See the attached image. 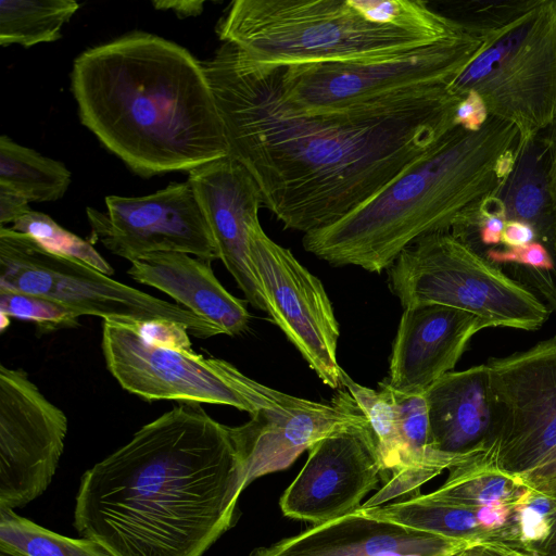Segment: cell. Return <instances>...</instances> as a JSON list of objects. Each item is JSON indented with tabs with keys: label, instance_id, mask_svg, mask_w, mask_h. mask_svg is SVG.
<instances>
[{
	"label": "cell",
	"instance_id": "6da1fadb",
	"mask_svg": "<svg viewBox=\"0 0 556 556\" xmlns=\"http://www.w3.org/2000/svg\"><path fill=\"white\" fill-rule=\"evenodd\" d=\"M203 66L229 155L255 180L262 206L304 235L338 222L428 153L456 126L462 100L439 86L296 114L279 100L275 65L223 43Z\"/></svg>",
	"mask_w": 556,
	"mask_h": 556
},
{
	"label": "cell",
	"instance_id": "7a4b0ae2",
	"mask_svg": "<svg viewBox=\"0 0 556 556\" xmlns=\"http://www.w3.org/2000/svg\"><path fill=\"white\" fill-rule=\"evenodd\" d=\"M249 484L232 427L182 403L83 475L74 526L110 556H203Z\"/></svg>",
	"mask_w": 556,
	"mask_h": 556
},
{
	"label": "cell",
	"instance_id": "3957f363",
	"mask_svg": "<svg viewBox=\"0 0 556 556\" xmlns=\"http://www.w3.org/2000/svg\"><path fill=\"white\" fill-rule=\"evenodd\" d=\"M71 91L81 124L135 174L187 170L229 154L203 63L134 31L80 53Z\"/></svg>",
	"mask_w": 556,
	"mask_h": 556
},
{
	"label": "cell",
	"instance_id": "277c9868",
	"mask_svg": "<svg viewBox=\"0 0 556 556\" xmlns=\"http://www.w3.org/2000/svg\"><path fill=\"white\" fill-rule=\"evenodd\" d=\"M517 126L490 115L476 131L451 129L422 157L338 222L303 236L304 249L333 266L389 269L418 239L448 231L510 173Z\"/></svg>",
	"mask_w": 556,
	"mask_h": 556
},
{
	"label": "cell",
	"instance_id": "5b68a950",
	"mask_svg": "<svg viewBox=\"0 0 556 556\" xmlns=\"http://www.w3.org/2000/svg\"><path fill=\"white\" fill-rule=\"evenodd\" d=\"M223 43L265 65L371 62L467 33L420 0H236Z\"/></svg>",
	"mask_w": 556,
	"mask_h": 556
},
{
	"label": "cell",
	"instance_id": "8992f818",
	"mask_svg": "<svg viewBox=\"0 0 556 556\" xmlns=\"http://www.w3.org/2000/svg\"><path fill=\"white\" fill-rule=\"evenodd\" d=\"M389 282L403 308L451 306L473 314L485 328L538 330L551 313L529 288L450 231L404 249L389 268Z\"/></svg>",
	"mask_w": 556,
	"mask_h": 556
},
{
	"label": "cell",
	"instance_id": "52a82bcc",
	"mask_svg": "<svg viewBox=\"0 0 556 556\" xmlns=\"http://www.w3.org/2000/svg\"><path fill=\"white\" fill-rule=\"evenodd\" d=\"M484 100L489 113L515 124L520 138L556 121V0L538 4L482 39L477 53L447 86Z\"/></svg>",
	"mask_w": 556,
	"mask_h": 556
},
{
	"label": "cell",
	"instance_id": "ba28073f",
	"mask_svg": "<svg viewBox=\"0 0 556 556\" xmlns=\"http://www.w3.org/2000/svg\"><path fill=\"white\" fill-rule=\"evenodd\" d=\"M481 43L482 39L463 33L388 60L275 65L278 97L292 113L318 114L448 86Z\"/></svg>",
	"mask_w": 556,
	"mask_h": 556
},
{
	"label": "cell",
	"instance_id": "9c48e42d",
	"mask_svg": "<svg viewBox=\"0 0 556 556\" xmlns=\"http://www.w3.org/2000/svg\"><path fill=\"white\" fill-rule=\"evenodd\" d=\"M0 289L48 298L80 316L89 315L130 327L153 319L184 325L207 339L224 334L185 307L112 279L96 268L48 251L33 237L0 227Z\"/></svg>",
	"mask_w": 556,
	"mask_h": 556
},
{
	"label": "cell",
	"instance_id": "30bf717a",
	"mask_svg": "<svg viewBox=\"0 0 556 556\" xmlns=\"http://www.w3.org/2000/svg\"><path fill=\"white\" fill-rule=\"evenodd\" d=\"M101 348L119 386L146 401L227 405L253 415L288 395L245 376L227 361L152 345L116 321L103 320Z\"/></svg>",
	"mask_w": 556,
	"mask_h": 556
},
{
	"label": "cell",
	"instance_id": "8fae6325",
	"mask_svg": "<svg viewBox=\"0 0 556 556\" xmlns=\"http://www.w3.org/2000/svg\"><path fill=\"white\" fill-rule=\"evenodd\" d=\"M485 364L497 416L488 453L517 473L556 448V336Z\"/></svg>",
	"mask_w": 556,
	"mask_h": 556
},
{
	"label": "cell",
	"instance_id": "7c38bea8",
	"mask_svg": "<svg viewBox=\"0 0 556 556\" xmlns=\"http://www.w3.org/2000/svg\"><path fill=\"white\" fill-rule=\"evenodd\" d=\"M249 251L266 312L321 382L338 389L343 371L337 359L340 330L321 281L273 241L260 222L250 229Z\"/></svg>",
	"mask_w": 556,
	"mask_h": 556
},
{
	"label": "cell",
	"instance_id": "4fadbf2b",
	"mask_svg": "<svg viewBox=\"0 0 556 556\" xmlns=\"http://www.w3.org/2000/svg\"><path fill=\"white\" fill-rule=\"evenodd\" d=\"M67 417L22 369L0 365V508L41 495L64 448Z\"/></svg>",
	"mask_w": 556,
	"mask_h": 556
},
{
	"label": "cell",
	"instance_id": "5bb4252c",
	"mask_svg": "<svg viewBox=\"0 0 556 556\" xmlns=\"http://www.w3.org/2000/svg\"><path fill=\"white\" fill-rule=\"evenodd\" d=\"M108 212L87 207L90 242L130 263L156 252H181L211 263L218 250L188 181L143 197L109 195Z\"/></svg>",
	"mask_w": 556,
	"mask_h": 556
},
{
	"label": "cell",
	"instance_id": "9a60e30c",
	"mask_svg": "<svg viewBox=\"0 0 556 556\" xmlns=\"http://www.w3.org/2000/svg\"><path fill=\"white\" fill-rule=\"evenodd\" d=\"M383 479V467L369 428L354 426L309 448L308 457L280 498L285 516L314 525L361 507Z\"/></svg>",
	"mask_w": 556,
	"mask_h": 556
},
{
	"label": "cell",
	"instance_id": "2e32d148",
	"mask_svg": "<svg viewBox=\"0 0 556 556\" xmlns=\"http://www.w3.org/2000/svg\"><path fill=\"white\" fill-rule=\"evenodd\" d=\"M365 425L367 418L348 391H338L328 403L288 394L281 403L262 408L248 422L232 427V433L251 483L288 468L321 439Z\"/></svg>",
	"mask_w": 556,
	"mask_h": 556
},
{
	"label": "cell",
	"instance_id": "e0dca14e",
	"mask_svg": "<svg viewBox=\"0 0 556 556\" xmlns=\"http://www.w3.org/2000/svg\"><path fill=\"white\" fill-rule=\"evenodd\" d=\"M205 216L219 260L247 301L266 311L262 287L253 269L249 232L258 223L260 189L248 169L229 154L189 172L187 180Z\"/></svg>",
	"mask_w": 556,
	"mask_h": 556
},
{
	"label": "cell",
	"instance_id": "ac0fdd59",
	"mask_svg": "<svg viewBox=\"0 0 556 556\" xmlns=\"http://www.w3.org/2000/svg\"><path fill=\"white\" fill-rule=\"evenodd\" d=\"M473 314L440 304L405 307L390 357L388 384L404 393H424L452 371L471 338L484 329Z\"/></svg>",
	"mask_w": 556,
	"mask_h": 556
},
{
	"label": "cell",
	"instance_id": "d6986e66",
	"mask_svg": "<svg viewBox=\"0 0 556 556\" xmlns=\"http://www.w3.org/2000/svg\"><path fill=\"white\" fill-rule=\"evenodd\" d=\"M479 543L410 530L359 508L255 549L251 556H456Z\"/></svg>",
	"mask_w": 556,
	"mask_h": 556
},
{
	"label": "cell",
	"instance_id": "ffe728a7",
	"mask_svg": "<svg viewBox=\"0 0 556 556\" xmlns=\"http://www.w3.org/2000/svg\"><path fill=\"white\" fill-rule=\"evenodd\" d=\"M432 447L452 455L486 452L497 416L486 364L448 371L426 391Z\"/></svg>",
	"mask_w": 556,
	"mask_h": 556
},
{
	"label": "cell",
	"instance_id": "44dd1931",
	"mask_svg": "<svg viewBox=\"0 0 556 556\" xmlns=\"http://www.w3.org/2000/svg\"><path fill=\"white\" fill-rule=\"evenodd\" d=\"M210 264L181 252H156L131 262L127 274L166 293L224 334H241L250 321L245 303L223 287Z\"/></svg>",
	"mask_w": 556,
	"mask_h": 556
},
{
	"label": "cell",
	"instance_id": "7402d4cb",
	"mask_svg": "<svg viewBox=\"0 0 556 556\" xmlns=\"http://www.w3.org/2000/svg\"><path fill=\"white\" fill-rule=\"evenodd\" d=\"M549 142L547 129L520 138L510 173L491 193L505 219L529 224L536 241L549 251L556 237V206L549 188Z\"/></svg>",
	"mask_w": 556,
	"mask_h": 556
},
{
	"label": "cell",
	"instance_id": "603a6c76",
	"mask_svg": "<svg viewBox=\"0 0 556 556\" xmlns=\"http://www.w3.org/2000/svg\"><path fill=\"white\" fill-rule=\"evenodd\" d=\"M359 509L375 519L419 532L477 543L496 539L481 526L478 518L479 507L443 503L430 500L425 494L383 506Z\"/></svg>",
	"mask_w": 556,
	"mask_h": 556
},
{
	"label": "cell",
	"instance_id": "cb8c5ba5",
	"mask_svg": "<svg viewBox=\"0 0 556 556\" xmlns=\"http://www.w3.org/2000/svg\"><path fill=\"white\" fill-rule=\"evenodd\" d=\"M526 489L515 472L501 467L488 452H484L451 468L445 482L425 496L476 508L494 503L515 505Z\"/></svg>",
	"mask_w": 556,
	"mask_h": 556
},
{
	"label": "cell",
	"instance_id": "d4e9b609",
	"mask_svg": "<svg viewBox=\"0 0 556 556\" xmlns=\"http://www.w3.org/2000/svg\"><path fill=\"white\" fill-rule=\"evenodd\" d=\"M72 181L66 166L37 151L0 137V184L23 194L29 202L61 199Z\"/></svg>",
	"mask_w": 556,
	"mask_h": 556
},
{
	"label": "cell",
	"instance_id": "484cf974",
	"mask_svg": "<svg viewBox=\"0 0 556 556\" xmlns=\"http://www.w3.org/2000/svg\"><path fill=\"white\" fill-rule=\"evenodd\" d=\"M78 9L74 0H1L0 45L28 48L56 41Z\"/></svg>",
	"mask_w": 556,
	"mask_h": 556
},
{
	"label": "cell",
	"instance_id": "4316f807",
	"mask_svg": "<svg viewBox=\"0 0 556 556\" xmlns=\"http://www.w3.org/2000/svg\"><path fill=\"white\" fill-rule=\"evenodd\" d=\"M0 549L21 556H110L90 539L61 535L8 508H0Z\"/></svg>",
	"mask_w": 556,
	"mask_h": 556
},
{
	"label": "cell",
	"instance_id": "83f0119b",
	"mask_svg": "<svg viewBox=\"0 0 556 556\" xmlns=\"http://www.w3.org/2000/svg\"><path fill=\"white\" fill-rule=\"evenodd\" d=\"M10 228L33 237L50 252L80 261L106 276L114 274V268L90 241L64 229L45 213L30 210Z\"/></svg>",
	"mask_w": 556,
	"mask_h": 556
},
{
	"label": "cell",
	"instance_id": "f1b7e54d",
	"mask_svg": "<svg viewBox=\"0 0 556 556\" xmlns=\"http://www.w3.org/2000/svg\"><path fill=\"white\" fill-rule=\"evenodd\" d=\"M0 313L36 324L42 333L80 326L81 317L72 308L48 298L0 289Z\"/></svg>",
	"mask_w": 556,
	"mask_h": 556
},
{
	"label": "cell",
	"instance_id": "f546056e",
	"mask_svg": "<svg viewBox=\"0 0 556 556\" xmlns=\"http://www.w3.org/2000/svg\"><path fill=\"white\" fill-rule=\"evenodd\" d=\"M539 0L464 2L462 17L453 18L470 35L483 39L538 4Z\"/></svg>",
	"mask_w": 556,
	"mask_h": 556
},
{
	"label": "cell",
	"instance_id": "4dcf8cb0",
	"mask_svg": "<svg viewBox=\"0 0 556 556\" xmlns=\"http://www.w3.org/2000/svg\"><path fill=\"white\" fill-rule=\"evenodd\" d=\"M483 255L517 281L536 273H556V265L551 251L540 241L528 244L496 249L489 248Z\"/></svg>",
	"mask_w": 556,
	"mask_h": 556
},
{
	"label": "cell",
	"instance_id": "1f68e13d",
	"mask_svg": "<svg viewBox=\"0 0 556 556\" xmlns=\"http://www.w3.org/2000/svg\"><path fill=\"white\" fill-rule=\"evenodd\" d=\"M518 539L523 543L544 544L552 535L553 504L548 496L530 489L514 505Z\"/></svg>",
	"mask_w": 556,
	"mask_h": 556
},
{
	"label": "cell",
	"instance_id": "d6a6232c",
	"mask_svg": "<svg viewBox=\"0 0 556 556\" xmlns=\"http://www.w3.org/2000/svg\"><path fill=\"white\" fill-rule=\"evenodd\" d=\"M132 329L152 345L181 351L192 350L189 331L179 323L168 319H153L141 323Z\"/></svg>",
	"mask_w": 556,
	"mask_h": 556
},
{
	"label": "cell",
	"instance_id": "836d02e7",
	"mask_svg": "<svg viewBox=\"0 0 556 556\" xmlns=\"http://www.w3.org/2000/svg\"><path fill=\"white\" fill-rule=\"evenodd\" d=\"M516 475L527 489L549 497L553 504L552 520L556 521V448Z\"/></svg>",
	"mask_w": 556,
	"mask_h": 556
},
{
	"label": "cell",
	"instance_id": "e575fe53",
	"mask_svg": "<svg viewBox=\"0 0 556 556\" xmlns=\"http://www.w3.org/2000/svg\"><path fill=\"white\" fill-rule=\"evenodd\" d=\"M489 117V109L482 97L475 91H469L462 98L456 109L455 124L476 131L483 127Z\"/></svg>",
	"mask_w": 556,
	"mask_h": 556
},
{
	"label": "cell",
	"instance_id": "d590c367",
	"mask_svg": "<svg viewBox=\"0 0 556 556\" xmlns=\"http://www.w3.org/2000/svg\"><path fill=\"white\" fill-rule=\"evenodd\" d=\"M28 200L13 188L0 184V224L14 223L27 214L30 208Z\"/></svg>",
	"mask_w": 556,
	"mask_h": 556
},
{
	"label": "cell",
	"instance_id": "8d00e7d4",
	"mask_svg": "<svg viewBox=\"0 0 556 556\" xmlns=\"http://www.w3.org/2000/svg\"><path fill=\"white\" fill-rule=\"evenodd\" d=\"M535 240V231L529 224L518 220H507L505 223L501 237V243L504 247H520Z\"/></svg>",
	"mask_w": 556,
	"mask_h": 556
},
{
	"label": "cell",
	"instance_id": "74e56055",
	"mask_svg": "<svg viewBox=\"0 0 556 556\" xmlns=\"http://www.w3.org/2000/svg\"><path fill=\"white\" fill-rule=\"evenodd\" d=\"M203 0L189 1H152L156 10H172L179 17L198 16L203 11Z\"/></svg>",
	"mask_w": 556,
	"mask_h": 556
},
{
	"label": "cell",
	"instance_id": "f35d334b",
	"mask_svg": "<svg viewBox=\"0 0 556 556\" xmlns=\"http://www.w3.org/2000/svg\"><path fill=\"white\" fill-rule=\"evenodd\" d=\"M548 142H549V188L552 198L556 206V121L548 128Z\"/></svg>",
	"mask_w": 556,
	"mask_h": 556
},
{
	"label": "cell",
	"instance_id": "ab89813d",
	"mask_svg": "<svg viewBox=\"0 0 556 556\" xmlns=\"http://www.w3.org/2000/svg\"><path fill=\"white\" fill-rule=\"evenodd\" d=\"M0 316H1L0 328H1V331H3L10 325V317H8L7 315H4L2 313H0Z\"/></svg>",
	"mask_w": 556,
	"mask_h": 556
},
{
	"label": "cell",
	"instance_id": "60d3db41",
	"mask_svg": "<svg viewBox=\"0 0 556 556\" xmlns=\"http://www.w3.org/2000/svg\"><path fill=\"white\" fill-rule=\"evenodd\" d=\"M551 253L553 254V257H554V261H555V265H556V237H555V240H554L553 245L551 248Z\"/></svg>",
	"mask_w": 556,
	"mask_h": 556
},
{
	"label": "cell",
	"instance_id": "b9f144b4",
	"mask_svg": "<svg viewBox=\"0 0 556 556\" xmlns=\"http://www.w3.org/2000/svg\"><path fill=\"white\" fill-rule=\"evenodd\" d=\"M0 556H21V555L0 549Z\"/></svg>",
	"mask_w": 556,
	"mask_h": 556
}]
</instances>
